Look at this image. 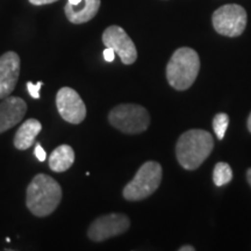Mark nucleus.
<instances>
[{
	"label": "nucleus",
	"mask_w": 251,
	"mask_h": 251,
	"mask_svg": "<svg viewBox=\"0 0 251 251\" xmlns=\"http://www.w3.org/2000/svg\"><path fill=\"white\" fill-rule=\"evenodd\" d=\"M61 200V185L48 175H36L28 185L26 206L37 218H45L54 213Z\"/></svg>",
	"instance_id": "nucleus-1"
},
{
	"label": "nucleus",
	"mask_w": 251,
	"mask_h": 251,
	"mask_svg": "<svg viewBox=\"0 0 251 251\" xmlns=\"http://www.w3.org/2000/svg\"><path fill=\"white\" fill-rule=\"evenodd\" d=\"M56 106L64 121L79 125L86 118V106L83 99L71 87H62L56 96Z\"/></svg>",
	"instance_id": "nucleus-9"
},
{
	"label": "nucleus",
	"mask_w": 251,
	"mask_h": 251,
	"mask_svg": "<svg viewBox=\"0 0 251 251\" xmlns=\"http://www.w3.org/2000/svg\"><path fill=\"white\" fill-rule=\"evenodd\" d=\"M247 126H248V130L251 133V113L249 115V118H248V122H247Z\"/></svg>",
	"instance_id": "nucleus-23"
},
{
	"label": "nucleus",
	"mask_w": 251,
	"mask_h": 251,
	"mask_svg": "<svg viewBox=\"0 0 251 251\" xmlns=\"http://www.w3.org/2000/svg\"><path fill=\"white\" fill-rule=\"evenodd\" d=\"M102 43L115 51L121 62L130 65L137 59V50L133 40L120 26H109L102 33Z\"/></svg>",
	"instance_id": "nucleus-8"
},
{
	"label": "nucleus",
	"mask_w": 251,
	"mask_h": 251,
	"mask_svg": "<svg viewBox=\"0 0 251 251\" xmlns=\"http://www.w3.org/2000/svg\"><path fill=\"white\" fill-rule=\"evenodd\" d=\"M75 151L68 144H62L56 148L49 157V166L54 172H64L75 163Z\"/></svg>",
	"instance_id": "nucleus-14"
},
{
	"label": "nucleus",
	"mask_w": 251,
	"mask_h": 251,
	"mask_svg": "<svg viewBox=\"0 0 251 251\" xmlns=\"http://www.w3.org/2000/svg\"><path fill=\"white\" fill-rule=\"evenodd\" d=\"M163 170L159 163L148 161L143 163L135 177L124 188V198L128 201H141L153 194L159 187Z\"/></svg>",
	"instance_id": "nucleus-4"
},
{
	"label": "nucleus",
	"mask_w": 251,
	"mask_h": 251,
	"mask_svg": "<svg viewBox=\"0 0 251 251\" xmlns=\"http://www.w3.org/2000/svg\"><path fill=\"white\" fill-rule=\"evenodd\" d=\"M80 1L81 0H68L69 4H71V5H78V4H80Z\"/></svg>",
	"instance_id": "nucleus-24"
},
{
	"label": "nucleus",
	"mask_w": 251,
	"mask_h": 251,
	"mask_svg": "<svg viewBox=\"0 0 251 251\" xmlns=\"http://www.w3.org/2000/svg\"><path fill=\"white\" fill-rule=\"evenodd\" d=\"M247 180L251 187V168L248 169V171H247Z\"/></svg>",
	"instance_id": "nucleus-22"
},
{
	"label": "nucleus",
	"mask_w": 251,
	"mask_h": 251,
	"mask_svg": "<svg viewBox=\"0 0 251 251\" xmlns=\"http://www.w3.org/2000/svg\"><path fill=\"white\" fill-rule=\"evenodd\" d=\"M27 113V103L18 97H6L0 103V134L11 129L23 120Z\"/></svg>",
	"instance_id": "nucleus-11"
},
{
	"label": "nucleus",
	"mask_w": 251,
	"mask_h": 251,
	"mask_svg": "<svg viewBox=\"0 0 251 251\" xmlns=\"http://www.w3.org/2000/svg\"><path fill=\"white\" fill-rule=\"evenodd\" d=\"M200 70V58L192 48L177 49L166 65V79L177 91H186L193 85Z\"/></svg>",
	"instance_id": "nucleus-3"
},
{
	"label": "nucleus",
	"mask_w": 251,
	"mask_h": 251,
	"mask_svg": "<svg viewBox=\"0 0 251 251\" xmlns=\"http://www.w3.org/2000/svg\"><path fill=\"white\" fill-rule=\"evenodd\" d=\"M42 86V81H37L36 84H33L31 81L27 83V90L33 99H39L40 98V90Z\"/></svg>",
	"instance_id": "nucleus-17"
},
{
	"label": "nucleus",
	"mask_w": 251,
	"mask_h": 251,
	"mask_svg": "<svg viewBox=\"0 0 251 251\" xmlns=\"http://www.w3.org/2000/svg\"><path fill=\"white\" fill-rule=\"evenodd\" d=\"M130 227V220L121 213H111L98 218L91 224L87 236L93 242H102L126 233Z\"/></svg>",
	"instance_id": "nucleus-7"
},
{
	"label": "nucleus",
	"mask_w": 251,
	"mask_h": 251,
	"mask_svg": "<svg viewBox=\"0 0 251 251\" xmlns=\"http://www.w3.org/2000/svg\"><path fill=\"white\" fill-rule=\"evenodd\" d=\"M196 248L192 246H183L181 248H179V251H194Z\"/></svg>",
	"instance_id": "nucleus-21"
},
{
	"label": "nucleus",
	"mask_w": 251,
	"mask_h": 251,
	"mask_svg": "<svg viewBox=\"0 0 251 251\" xmlns=\"http://www.w3.org/2000/svg\"><path fill=\"white\" fill-rule=\"evenodd\" d=\"M229 125V117L226 113H218L213 119V129L218 140H224Z\"/></svg>",
	"instance_id": "nucleus-16"
},
{
	"label": "nucleus",
	"mask_w": 251,
	"mask_h": 251,
	"mask_svg": "<svg viewBox=\"0 0 251 251\" xmlns=\"http://www.w3.org/2000/svg\"><path fill=\"white\" fill-rule=\"evenodd\" d=\"M42 130V125L36 119H28L20 126L14 136V147L19 150H27L33 146L40 131Z\"/></svg>",
	"instance_id": "nucleus-13"
},
{
	"label": "nucleus",
	"mask_w": 251,
	"mask_h": 251,
	"mask_svg": "<svg viewBox=\"0 0 251 251\" xmlns=\"http://www.w3.org/2000/svg\"><path fill=\"white\" fill-rule=\"evenodd\" d=\"M214 149V140L209 131L190 129L180 135L176 144V156L185 170H196L208 158Z\"/></svg>",
	"instance_id": "nucleus-2"
},
{
	"label": "nucleus",
	"mask_w": 251,
	"mask_h": 251,
	"mask_svg": "<svg viewBox=\"0 0 251 251\" xmlns=\"http://www.w3.org/2000/svg\"><path fill=\"white\" fill-rule=\"evenodd\" d=\"M247 11L241 5L228 4L216 9L212 15L213 27L220 35L237 37L247 27Z\"/></svg>",
	"instance_id": "nucleus-6"
},
{
	"label": "nucleus",
	"mask_w": 251,
	"mask_h": 251,
	"mask_svg": "<svg viewBox=\"0 0 251 251\" xmlns=\"http://www.w3.org/2000/svg\"><path fill=\"white\" fill-rule=\"evenodd\" d=\"M34 153H35L36 158L39 159L40 162H45L46 161L47 152H46V150L42 148V146H41L40 143H36V147H35V150H34Z\"/></svg>",
	"instance_id": "nucleus-18"
},
{
	"label": "nucleus",
	"mask_w": 251,
	"mask_h": 251,
	"mask_svg": "<svg viewBox=\"0 0 251 251\" xmlns=\"http://www.w3.org/2000/svg\"><path fill=\"white\" fill-rule=\"evenodd\" d=\"M103 58L106 62H113L115 58V51L111 48H106L103 50Z\"/></svg>",
	"instance_id": "nucleus-19"
},
{
	"label": "nucleus",
	"mask_w": 251,
	"mask_h": 251,
	"mask_svg": "<svg viewBox=\"0 0 251 251\" xmlns=\"http://www.w3.org/2000/svg\"><path fill=\"white\" fill-rule=\"evenodd\" d=\"M108 121L115 129L125 134H140L148 129V111L136 103H121L108 113Z\"/></svg>",
	"instance_id": "nucleus-5"
},
{
	"label": "nucleus",
	"mask_w": 251,
	"mask_h": 251,
	"mask_svg": "<svg viewBox=\"0 0 251 251\" xmlns=\"http://www.w3.org/2000/svg\"><path fill=\"white\" fill-rule=\"evenodd\" d=\"M20 75V57L17 52L7 51L0 57V99L13 92Z\"/></svg>",
	"instance_id": "nucleus-10"
},
{
	"label": "nucleus",
	"mask_w": 251,
	"mask_h": 251,
	"mask_svg": "<svg viewBox=\"0 0 251 251\" xmlns=\"http://www.w3.org/2000/svg\"><path fill=\"white\" fill-rule=\"evenodd\" d=\"M101 1L100 0H81L78 5H65L64 12L68 20L74 25L89 23L98 13Z\"/></svg>",
	"instance_id": "nucleus-12"
},
{
	"label": "nucleus",
	"mask_w": 251,
	"mask_h": 251,
	"mask_svg": "<svg viewBox=\"0 0 251 251\" xmlns=\"http://www.w3.org/2000/svg\"><path fill=\"white\" fill-rule=\"evenodd\" d=\"M55 1H58V0H29L30 4L31 5H35V6L52 4V2H55Z\"/></svg>",
	"instance_id": "nucleus-20"
},
{
	"label": "nucleus",
	"mask_w": 251,
	"mask_h": 251,
	"mask_svg": "<svg viewBox=\"0 0 251 251\" xmlns=\"http://www.w3.org/2000/svg\"><path fill=\"white\" fill-rule=\"evenodd\" d=\"M233 179V170L228 163L219 162L213 170V181L218 187L227 185Z\"/></svg>",
	"instance_id": "nucleus-15"
}]
</instances>
